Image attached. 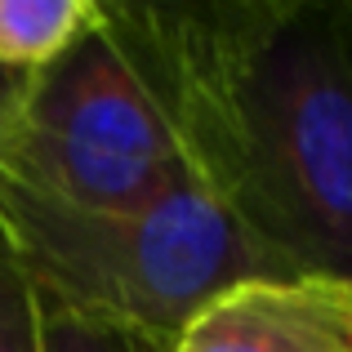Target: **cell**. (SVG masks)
I'll return each instance as SVG.
<instances>
[{"label": "cell", "mask_w": 352, "mask_h": 352, "mask_svg": "<svg viewBox=\"0 0 352 352\" xmlns=\"http://www.w3.org/2000/svg\"><path fill=\"white\" fill-rule=\"evenodd\" d=\"M116 14L192 174L294 272L352 281V0Z\"/></svg>", "instance_id": "obj_1"}, {"label": "cell", "mask_w": 352, "mask_h": 352, "mask_svg": "<svg viewBox=\"0 0 352 352\" xmlns=\"http://www.w3.org/2000/svg\"><path fill=\"white\" fill-rule=\"evenodd\" d=\"M0 254L36 299L161 339L228 285L294 272L197 174L143 210H76L0 174Z\"/></svg>", "instance_id": "obj_2"}, {"label": "cell", "mask_w": 352, "mask_h": 352, "mask_svg": "<svg viewBox=\"0 0 352 352\" xmlns=\"http://www.w3.org/2000/svg\"><path fill=\"white\" fill-rule=\"evenodd\" d=\"M0 174L76 210H143L192 179L174 120L116 5L27 72L18 112L0 134Z\"/></svg>", "instance_id": "obj_3"}, {"label": "cell", "mask_w": 352, "mask_h": 352, "mask_svg": "<svg viewBox=\"0 0 352 352\" xmlns=\"http://www.w3.org/2000/svg\"><path fill=\"white\" fill-rule=\"evenodd\" d=\"M165 352H352V281L330 272L245 276L192 312Z\"/></svg>", "instance_id": "obj_4"}, {"label": "cell", "mask_w": 352, "mask_h": 352, "mask_svg": "<svg viewBox=\"0 0 352 352\" xmlns=\"http://www.w3.org/2000/svg\"><path fill=\"white\" fill-rule=\"evenodd\" d=\"M103 18L94 0H0V67L41 72Z\"/></svg>", "instance_id": "obj_5"}, {"label": "cell", "mask_w": 352, "mask_h": 352, "mask_svg": "<svg viewBox=\"0 0 352 352\" xmlns=\"http://www.w3.org/2000/svg\"><path fill=\"white\" fill-rule=\"evenodd\" d=\"M36 335H41V352H165L170 344L138 326L63 308L50 299H36Z\"/></svg>", "instance_id": "obj_6"}, {"label": "cell", "mask_w": 352, "mask_h": 352, "mask_svg": "<svg viewBox=\"0 0 352 352\" xmlns=\"http://www.w3.org/2000/svg\"><path fill=\"white\" fill-rule=\"evenodd\" d=\"M0 352H41L36 294L5 254H0Z\"/></svg>", "instance_id": "obj_7"}, {"label": "cell", "mask_w": 352, "mask_h": 352, "mask_svg": "<svg viewBox=\"0 0 352 352\" xmlns=\"http://www.w3.org/2000/svg\"><path fill=\"white\" fill-rule=\"evenodd\" d=\"M23 85H27L23 72H5V67H0V134L9 129V120H14V112H18Z\"/></svg>", "instance_id": "obj_8"}]
</instances>
